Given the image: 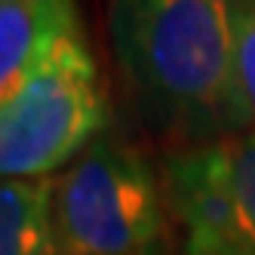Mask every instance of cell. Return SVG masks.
Wrapping results in <instances>:
<instances>
[{
  "mask_svg": "<svg viewBox=\"0 0 255 255\" xmlns=\"http://www.w3.org/2000/svg\"><path fill=\"white\" fill-rule=\"evenodd\" d=\"M52 178L0 181V255H56Z\"/></svg>",
  "mask_w": 255,
  "mask_h": 255,
  "instance_id": "8992f818",
  "label": "cell"
},
{
  "mask_svg": "<svg viewBox=\"0 0 255 255\" xmlns=\"http://www.w3.org/2000/svg\"><path fill=\"white\" fill-rule=\"evenodd\" d=\"M105 129L108 89L80 31L0 102V181L59 175Z\"/></svg>",
  "mask_w": 255,
  "mask_h": 255,
  "instance_id": "3957f363",
  "label": "cell"
},
{
  "mask_svg": "<svg viewBox=\"0 0 255 255\" xmlns=\"http://www.w3.org/2000/svg\"><path fill=\"white\" fill-rule=\"evenodd\" d=\"M160 181L185 255H255V129L166 151Z\"/></svg>",
  "mask_w": 255,
  "mask_h": 255,
  "instance_id": "277c9868",
  "label": "cell"
},
{
  "mask_svg": "<svg viewBox=\"0 0 255 255\" xmlns=\"http://www.w3.org/2000/svg\"><path fill=\"white\" fill-rule=\"evenodd\" d=\"M231 22H234L237 83H240V93L255 129V0H231Z\"/></svg>",
  "mask_w": 255,
  "mask_h": 255,
  "instance_id": "52a82bcc",
  "label": "cell"
},
{
  "mask_svg": "<svg viewBox=\"0 0 255 255\" xmlns=\"http://www.w3.org/2000/svg\"><path fill=\"white\" fill-rule=\"evenodd\" d=\"M74 0H0V102H6L62 40L80 34Z\"/></svg>",
  "mask_w": 255,
  "mask_h": 255,
  "instance_id": "5b68a950",
  "label": "cell"
},
{
  "mask_svg": "<svg viewBox=\"0 0 255 255\" xmlns=\"http://www.w3.org/2000/svg\"><path fill=\"white\" fill-rule=\"evenodd\" d=\"M108 28L126 99L169 151L252 129L231 0H111Z\"/></svg>",
  "mask_w": 255,
  "mask_h": 255,
  "instance_id": "6da1fadb",
  "label": "cell"
},
{
  "mask_svg": "<svg viewBox=\"0 0 255 255\" xmlns=\"http://www.w3.org/2000/svg\"><path fill=\"white\" fill-rule=\"evenodd\" d=\"M169 225L160 169L111 129L56 175V255H166Z\"/></svg>",
  "mask_w": 255,
  "mask_h": 255,
  "instance_id": "7a4b0ae2",
  "label": "cell"
}]
</instances>
